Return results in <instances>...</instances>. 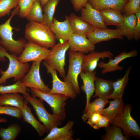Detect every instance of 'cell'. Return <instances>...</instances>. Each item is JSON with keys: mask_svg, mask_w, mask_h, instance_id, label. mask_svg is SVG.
Segmentation results:
<instances>
[{"mask_svg": "<svg viewBox=\"0 0 140 140\" xmlns=\"http://www.w3.org/2000/svg\"><path fill=\"white\" fill-rule=\"evenodd\" d=\"M28 40L47 49L52 48L55 44L56 39L50 28L45 24L36 21H30L25 31Z\"/></svg>", "mask_w": 140, "mask_h": 140, "instance_id": "obj_1", "label": "cell"}, {"mask_svg": "<svg viewBox=\"0 0 140 140\" xmlns=\"http://www.w3.org/2000/svg\"><path fill=\"white\" fill-rule=\"evenodd\" d=\"M19 11L18 5L9 18L4 23L0 25V44L10 54L17 57L21 54L27 42L24 39L15 40L13 37V28L11 25V21Z\"/></svg>", "mask_w": 140, "mask_h": 140, "instance_id": "obj_2", "label": "cell"}, {"mask_svg": "<svg viewBox=\"0 0 140 140\" xmlns=\"http://www.w3.org/2000/svg\"><path fill=\"white\" fill-rule=\"evenodd\" d=\"M17 57L11 54L1 45H0V57L7 58L9 61L7 69L5 71L0 70L1 76L0 77V84L5 83L7 80L11 78H14L15 82L21 80L30 68L27 63H23L19 61Z\"/></svg>", "mask_w": 140, "mask_h": 140, "instance_id": "obj_3", "label": "cell"}, {"mask_svg": "<svg viewBox=\"0 0 140 140\" xmlns=\"http://www.w3.org/2000/svg\"><path fill=\"white\" fill-rule=\"evenodd\" d=\"M32 96L38 97L46 102L51 107L53 114L61 121L66 117L65 107L66 101L69 98L64 95L50 94L36 89L30 88Z\"/></svg>", "mask_w": 140, "mask_h": 140, "instance_id": "obj_4", "label": "cell"}, {"mask_svg": "<svg viewBox=\"0 0 140 140\" xmlns=\"http://www.w3.org/2000/svg\"><path fill=\"white\" fill-rule=\"evenodd\" d=\"M132 106H124L123 111L118 115L111 122V124L120 128L125 136L137 138L140 137V128L131 115Z\"/></svg>", "mask_w": 140, "mask_h": 140, "instance_id": "obj_5", "label": "cell"}, {"mask_svg": "<svg viewBox=\"0 0 140 140\" xmlns=\"http://www.w3.org/2000/svg\"><path fill=\"white\" fill-rule=\"evenodd\" d=\"M23 97L28 103L33 107L39 120L46 127L49 132L53 128L58 127L62 123V121L57 115L49 113L44 107L43 100L32 97L29 94Z\"/></svg>", "mask_w": 140, "mask_h": 140, "instance_id": "obj_6", "label": "cell"}, {"mask_svg": "<svg viewBox=\"0 0 140 140\" xmlns=\"http://www.w3.org/2000/svg\"><path fill=\"white\" fill-rule=\"evenodd\" d=\"M68 41H60L50 49L49 54L44 60L53 69L58 72L64 79L65 76L64 67L66 53L69 49Z\"/></svg>", "mask_w": 140, "mask_h": 140, "instance_id": "obj_7", "label": "cell"}, {"mask_svg": "<svg viewBox=\"0 0 140 140\" xmlns=\"http://www.w3.org/2000/svg\"><path fill=\"white\" fill-rule=\"evenodd\" d=\"M69 66L67 73L63 80L71 83L77 94L80 92L78 81V77L82 71V62L85 53L80 52L69 51Z\"/></svg>", "mask_w": 140, "mask_h": 140, "instance_id": "obj_8", "label": "cell"}, {"mask_svg": "<svg viewBox=\"0 0 140 140\" xmlns=\"http://www.w3.org/2000/svg\"><path fill=\"white\" fill-rule=\"evenodd\" d=\"M43 64L46 69L47 73L50 74L52 78V87L48 93L63 94L73 100L75 98L77 94L72 84L69 82L61 80L57 75L56 70L45 61Z\"/></svg>", "mask_w": 140, "mask_h": 140, "instance_id": "obj_9", "label": "cell"}, {"mask_svg": "<svg viewBox=\"0 0 140 140\" xmlns=\"http://www.w3.org/2000/svg\"><path fill=\"white\" fill-rule=\"evenodd\" d=\"M50 50L28 41L21 54L17 57L19 61L26 63L30 61L40 62L49 54Z\"/></svg>", "mask_w": 140, "mask_h": 140, "instance_id": "obj_10", "label": "cell"}, {"mask_svg": "<svg viewBox=\"0 0 140 140\" xmlns=\"http://www.w3.org/2000/svg\"><path fill=\"white\" fill-rule=\"evenodd\" d=\"M40 62H33L30 69L21 80L27 87L36 89L49 92L50 89L42 80L40 73Z\"/></svg>", "mask_w": 140, "mask_h": 140, "instance_id": "obj_11", "label": "cell"}, {"mask_svg": "<svg viewBox=\"0 0 140 140\" xmlns=\"http://www.w3.org/2000/svg\"><path fill=\"white\" fill-rule=\"evenodd\" d=\"M88 39L95 45L99 42L117 39H122L124 36L118 29H116L94 28L90 33L86 35Z\"/></svg>", "mask_w": 140, "mask_h": 140, "instance_id": "obj_12", "label": "cell"}, {"mask_svg": "<svg viewBox=\"0 0 140 140\" xmlns=\"http://www.w3.org/2000/svg\"><path fill=\"white\" fill-rule=\"evenodd\" d=\"M80 11L81 18L95 28H107L104 23L99 11L93 7L88 2Z\"/></svg>", "mask_w": 140, "mask_h": 140, "instance_id": "obj_13", "label": "cell"}, {"mask_svg": "<svg viewBox=\"0 0 140 140\" xmlns=\"http://www.w3.org/2000/svg\"><path fill=\"white\" fill-rule=\"evenodd\" d=\"M137 54V51L136 50L128 52L125 51L115 57L114 59L109 58L108 62L101 61L98 64L97 66L99 68L102 69L101 73L102 74L116 71H122L124 68L119 66V63L125 59L136 56Z\"/></svg>", "mask_w": 140, "mask_h": 140, "instance_id": "obj_14", "label": "cell"}, {"mask_svg": "<svg viewBox=\"0 0 140 140\" xmlns=\"http://www.w3.org/2000/svg\"><path fill=\"white\" fill-rule=\"evenodd\" d=\"M50 28L56 39L60 41H68L73 33L69 17L67 16L65 20L63 21H59L54 18Z\"/></svg>", "mask_w": 140, "mask_h": 140, "instance_id": "obj_15", "label": "cell"}, {"mask_svg": "<svg viewBox=\"0 0 140 140\" xmlns=\"http://www.w3.org/2000/svg\"><path fill=\"white\" fill-rule=\"evenodd\" d=\"M69 51L88 53L94 51L95 46L85 35L73 33L68 40Z\"/></svg>", "mask_w": 140, "mask_h": 140, "instance_id": "obj_16", "label": "cell"}, {"mask_svg": "<svg viewBox=\"0 0 140 140\" xmlns=\"http://www.w3.org/2000/svg\"><path fill=\"white\" fill-rule=\"evenodd\" d=\"M113 56L112 53L109 51L99 52L94 51L88 55H84L82 60V71L84 72L94 71L100 59H104L106 58H112Z\"/></svg>", "mask_w": 140, "mask_h": 140, "instance_id": "obj_17", "label": "cell"}, {"mask_svg": "<svg viewBox=\"0 0 140 140\" xmlns=\"http://www.w3.org/2000/svg\"><path fill=\"white\" fill-rule=\"evenodd\" d=\"M74 122L69 121L63 127L52 128L48 135L42 140H73V132L72 130Z\"/></svg>", "mask_w": 140, "mask_h": 140, "instance_id": "obj_18", "label": "cell"}, {"mask_svg": "<svg viewBox=\"0 0 140 140\" xmlns=\"http://www.w3.org/2000/svg\"><path fill=\"white\" fill-rule=\"evenodd\" d=\"M96 72H84L82 71L80 74L83 85L81 88L86 95V103L85 109L90 103L91 97L95 91L94 81L96 77Z\"/></svg>", "mask_w": 140, "mask_h": 140, "instance_id": "obj_19", "label": "cell"}, {"mask_svg": "<svg viewBox=\"0 0 140 140\" xmlns=\"http://www.w3.org/2000/svg\"><path fill=\"white\" fill-rule=\"evenodd\" d=\"M21 110L23 121L31 125L40 137H41L45 133L48 132L46 127L37 120L33 116L31 108L28 106V102L25 99Z\"/></svg>", "mask_w": 140, "mask_h": 140, "instance_id": "obj_20", "label": "cell"}, {"mask_svg": "<svg viewBox=\"0 0 140 140\" xmlns=\"http://www.w3.org/2000/svg\"><path fill=\"white\" fill-rule=\"evenodd\" d=\"M114 82L96 76L94 81L95 94L93 97L108 99L113 91Z\"/></svg>", "mask_w": 140, "mask_h": 140, "instance_id": "obj_21", "label": "cell"}, {"mask_svg": "<svg viewBox=\"0 0 140 140\" xmlns=\"http://www.w3.org/2000/svg\"><path fill=\"white\" fill-rule=\"evenodd\" d=\"M73 33L86 35L91 32L94 27L73 13L68 16Z\"/></svg>", "mask_w": 140, "mask_h": 140, "instance_id": "obj_22", "label": "cell"}, {"mask_svg": "<svg viewBox=\"0 0 140 140\" xmlns=\"http://www.w3.org/2000/svg\"><path fill=\"white\" fill-rule=\"evenodd\" d=\"M105 25L118 26L122 23L123 16L121 11L111 9H105L99 10Z\"/></svg>", "mask_w": 140, "mask_h": 140, "instance_id": "obj_23", "label": "cell"}, {"mask_svg": "<svg viewBox=\"0 0 140 140\" xmlns=\"http://www.w3.org/2000/svg\"><path fill=\"white\" fill-rule=\"evenodd\" d=\"M129 0H88V3L94 8L100 10L111 9L121 11Z\"/></svg>", "mask_w": 140, "mask_h": 140, "instance_id": "obj_24", "label": "cell"}, {"mask_svg": "<svg viewBox=\"0 0 140 140\" xmlns=\"http://www.w3.org/2000/svg\"><path fill=\"white\" fill-rule=\"evenodd\" d=\"M137 18L135 14L123 16L121 24L117 27L123 36L129 40L134 38V31L136 23Z\"/></svg>", "mask_w": 140, "mask_h": 140, "instance_id": "obj_25", "label": "cell"}, {"mask_svg": "<svg viewBox=\"0 0 140 140\" xmlns=\"http://www.w3.org/2000/svg\"><path fill=\"white\" fill-rule=\"evenodd\" d=\"M131 68V66H129L123 77L114 82L113 91L108 97L109 99H122V96L129 80V75Z\"/></svg>", "mask_w": 140, "mask_h": 140, "instance_id": "obj_26", "label": "cell"}, {"mask_svg": "<svg viewBox=\"0 0 140 140\" xmlns=\"http://www.w3.org/2000/svg\"><path fill=\"white\" fill-rule=\"evenodd\" d=\"M114 99L113 101L109 102L110 104L108 107L104 108L101 113L102 115L108 119L110 123L118 115L123 111L124 107L122 99Z\"/></svg>", "mask_w": 140, "mask_h": 140, "instance_id": "obj_27", "label": "cell"}, {"mask_svg": "<svg viewBox=\"0 0 140 140\" xmlns=\"http://www.w3.org/2000/svg\"><path fill=\"white\" fill-rule=\"evenodd\" d=\"M108 99L97 97L90 102L87 108L85 109L82 118L84 122L87 120L89 116L95 113H101L106 104L109 102Z\"/></svg>", "mask_w": 140, "mask_h": 140, "instance_id": "obj_28", "label": "cell"}, {"mask_svg": "<svg viewBox=\"0 0 140 140\" xmlns=\"http://www.w3.org/2000/svg\"><path fill=\"white\" fill-rule=\"evenodd\" d=\"M24 99L19 93L0 95V105L14 107L21 109L23 106Z\"/></svg>", "mask_w": 140, "mask_h": 140, "instance_id": "obj_29", "label": "cell"}, {"mask_svg": "<svg viewBox=\"0 0 140 140\" xmlns=\"http://www.w3.org/2000/svg\"><path fill=\"white\" fill-rule=\"evenodd\" d=\"M42 6L40 0H34L25 18L30 21H36L45 24Z\"/></svg>", "mask_w": 140, "mask_h": 140, "instance_id": "obj_30", "label": "cell"}, {"mask_svg": "<svg viewBox=\"0 0 140 140\" xmlns=\"http://www.w3.org/2000/svg\"><path fill=\"white\" fill-rule=\"evenodd\" d=\"M60 0H49L43 7L45 24L50 27L52 23L56 8Z\"/></svg>", "mask_w": 140, "mask_h": 140, "instance_id": "obj_31", "label": "cell"}, {"mask_svg": "<svg viewBox=\"0 0 140 140\" xmlns=\"http://www.w3.org/2000/svg\"><path fill=\"white\" fill-rule=\"evenodd\" d=\"M21 126L13 123L6 128L0 127V138L2 140H14L21 131Z\"/></svg>", "mask_w": 140, "mask_h": 140, "instance_id": "obj_32", "label": "cell"}, {"mask_svg": "<svg viewBox=\"0 0 140 140\" xmlns=\"http://www.w3.org/2000/svg\"><path fill=\"white\" fill-rule=\"evenodd\" d=\"M28 89L23 84L21 80L17 81L15 83L9 85L0 86V94L14 93H21L24 95L29 94Z\"/></svg>", "mask_w": 140, "mask_h": 140, "instance_id": "obj_33", "label": "cell"}, {"mask_svg": "<svg viewBox=\"0 0 140 140\" xmlns=\"http://www.w3.org/2000/svg\"><path fill=\"white\" fill-rule=\"evenodd\" d=\"M106 133L102 137L104 140H127L129 137L124 136L122 132V129L120 127L112 125L106 128Z\"/></svg>", "mask_w": 140, "mask_h": 140, "instance_id": "obj_34", "label": "cell"}, {"mask_svg": "<svg viewBox=\"0 0 140 140\" xmlns=\"http://www.w3.org/2000/svg\"><path fill=\"white\" fill-rule=\"evenodd\" d=\"M19 0H0V18L9 15L11 10L18 4Z\"/></svg>", "mask_w": 140, "mask_h": 140, "instance_id": "obj_35", "label": "cell"}, {"mask_svg": "<svg viewBox=\"0 0 140 140\" xmlns=\"http://www.w3.org/2000/svg\"><path fill=\"white\" fill-rule=\"evenodd\" d=\"M0 114H5L20 120L22 118L21 109L16 107L0 105Z\"/></svg>", "mask_w": 140, "mask_h": 140, "instance_id": "obj_36", "label": "cell"}, {"mask_svg": "<svg viewBox=\"0 0 140 140\" xmlns=\"http://www.w3.org/2000/svg\"><path fill=\"white\" fill-rule=\"evenodd\" d=\"M140 10V0H129L123 8L125 15L135 14Z\"/></svg>", "mask_w": 140, "mask_h": 140, "instance_id": "obj_37", "label": "cell"}, {"mask_svg": "<svg viewBox=\"0 0 140 140\" xmlns=\"http://www.w3.org/2000/svg\"><path fill=\"white\" fill-rule=\"evenodd\" d=\"M34 0H19V16L20 18H25L31 9Z\"/></svg>", "mask_w": 140, "mask_h": 140, "instance_id": "obj_38", "label": "cell"}, {"mask_svg": "<svg viewBox=\"0 0 140 140\" xmlns=\"http://www.w3.org/2000/svg\"><path fill=\"white\" fill-rule=\"evenodd\" d=\"M111 124L108 119L106 117L102 116L98 121L92 127L96 129H99L101 127L107 128Z\"/></svg>", "mask_w": 140, "mask_h": 140, "instance_id": "obj_39", "label": "cell"}, {"mask_svg": "<svg viewBox=\"0 0 140 140\" xmlns=\"http://www.w3.org/2000/svg\"><path fill=\"white\" fill-rule=\"evenodd\" d=\"M135 15L137 18V22L134 30V39L137 41L140 38V10Z\"/></svg>", "mask_w": 140, "mask_h": 140, "instance_id": "obj_40", "label": "cell"}, {"mask_svg": "<svg viewBox=\"0 0 140 140\" xmlns=\"http://www.w3.org/2000/svg\"><path fill=\"white\" fill-rule=\"evenodd\" d=\"M88 0H71L74 10L78 12L84 7Z\"/></svg>", "mask_w": 140, "mask_h": 140, "instance_id": "obj_41", "label": "cell"}, {"mask_svg": "<svg viewBox=\"0 0 140 140\" xmlns=\"http://www.w3.org/2000/svg\"><path fill=\"white\" fill-rule=\"evenodd\" d=\"M101 116L102 115L99 113H94L88 118L87 123L92 127L98 121Z\"/></svg>", "mask_w": 140, "mask_h": 140, "instance_id": "obj_42", "label": "cell"}, {"mask_svg": "<svg viewBox=\"0 0 140 140\" xmlns=\"http://www.w3.org/2000/svg\"><path fill=\"white\" fill-rule=\"evenodd\" d=\"M49 0H40L41 4L42 7Z\"/></svg>", "mask_w": 140, "mask_h": 140, "instance_id": "obj_43", "label": "cell"}, {"mask_svg": "<svg viewBox=\"0 0 140 140\" xmlns=\"http://www.w3.org/2000/svg\"><path fill=\"white\" fill-rule=\"evenodd\" d=\"M7 120L5 118H0V122L5 123L7 122Z\"/></svg>", "mask_w": 140, "mask_h": 140, "instance_id": "obj_44", "label": "cell"}, {"mask_svg": "<svg viewBox=\"0 0 140 140\" xmlns=\"http://www.w3.org/2000/svg\"><path fill=\"white\" fill-rule=\"evenodd\" d=\"M4 58H1L0 57V60H4Z\"/></svg>", "mask_w": 140, "mask_h": 140, "instance_id": "obj_45", "label": "cell"}, {"mask_svg": "<svg viewBox=\"0 0 140 140\" xmlns=\"http://www.w3.org/2000/svg\"><path fill=\"white\" fill-rule=\"evenodd\" d=\"M0 41H1V39H0Z\"/></svg>", "mask_w": 140, "mask_h": 140, "instance_id": "obj_46", "label": "cell"}]
</instances>
